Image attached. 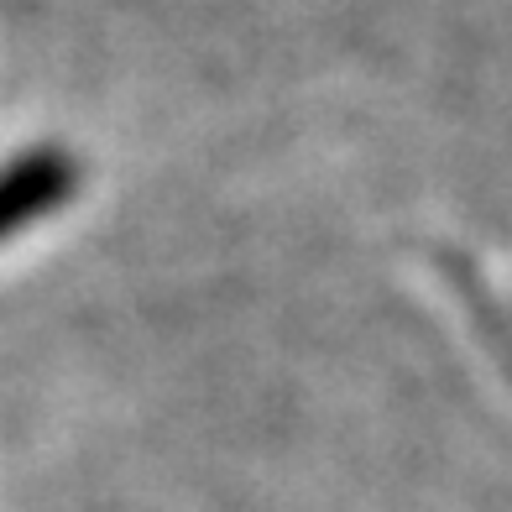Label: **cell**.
Here are the masks:
<instances>
[{
  "label": "cell",
  "mask_w": 512,
  "mask_h": 512,
  "mask_svg": "<svg viewBox=\"0 0 512 512\" xmlns=\"http://www.w3.org/2000/svg\"><path fill=\"white\" fill-rule=\"evenodd\" d=\"M74 189H79V168L58 147H37V152H21L16 162H6L0 168V241L27 230L42 215H53V209H63Z\"/></svg>",
  "instance_id": "6da1fadb"
},
{
  "label": "cell",
  "mask_w": 512,
  "mask_h": 512,
  "mask_svg": "<svg viewBox=\"0 0 512 512\" xmlns=\"http://www.w3.org/2000/svg\"><path fill=\"white\" fill-rule=\"evenodd\" d=\"M450 277H455V293L465 298V304H471V314H476V324H481V335L492 340V351L507 361V371H512V324H507V314H502V304L492 293H486V283L476 277V267L471 262H455L450 256Z\"/></svg>",
  "instance_id": "7a4b0ae2"
}]
</instances>
